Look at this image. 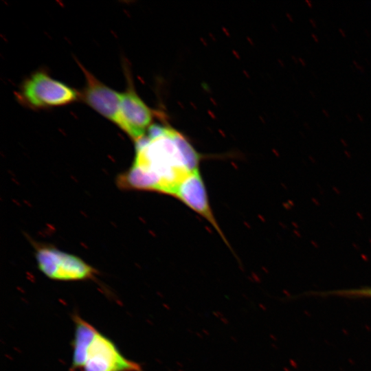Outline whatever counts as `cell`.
I'll use <instances>...</instances> for the list:
<instances>
[{
	"label": "cell",
	"instance_id": "8",
	"mask_svg": "<svg viewBox=\"0 0 371 371\" xmlns=\"http://www.w3.org/2000/svg\"><path fill=\"white\" fill-rule=\"evenodd\" d=\"M352 63H353V64L356 66V67H357V68H358L359 69H360L361 71L363 72V71H365L364 68H363L362 66L359 65L358 64V63H357L356 60H354L352 61Z\"/></svg>",
	"mask_w": 371,
	"mask_h": 371
},
{
	"label": "cell",
	"instance_id": "11",
	"mask_svg": "<svg viewBox=\"0 0 371 371\" xmlns=\"http://www.w3.org/2000/svg\"><path fill=\"white\" fill-rule=\"evenodd\" d=\"M311 36L313 37V38L314 39L315 42H319L318 37L314 33H311Z\"/></svg>",
	"mask_w": 371,
	"mask_h": 371
},
{
	"label": "cell",
	"instance_id": "5",
	"mask_svg": "<svg viewBox=\"0 0 371 371\" xmlns=\"http://www.w3.org/2000/svg\"><path fill=\"white\" fill-rule=\"evenodd\" d=\"M126 77L127 88L121 93L117 126L136 142L153 125V113L135 91L131 76Z\"/></svg>",
	"mask_w": 371,
	"mask_h": 371
},
{
	"label": "cell",
	"instance_id": "4",
	"mask_svg": "<svg viewBox=\"0 0 371 371\" xmlns=\"http://www.w3.org/2000/svg\"><path fill=\"white\" fill-rule=\"evenodd\" d=\"M36 260L39 270L57 281H80L92 278L95 270L73 254L49 246L38 247Z\"/></svg>",
	"mask_w": 371,
	"mask_h": 371
},
{
	"label": "cell",
	"instance_id": "13",
	"mask_svg": "<svg viewBox=\"0 0 371 371\" xmlns=\"http://www.w3.org/2000/svg\"><path fill=\"white\" fill-rule=\"evenodd\" d=\"M357 115L358 118L359 119V120H360L361 122H363V121H364V119H363V116H362L361 114L357 113Z\"/></svg>",
	"mask_w": 371,
	"mask_h": 371
},
{
	"label": "cell",
	"instance_id": "10",
	"mask_svg": "<svg viewBox=\"0 0 371 371\" xmlns=\"http://www.w3.org/2000/svg\"><path fill=\"white\" fill-rule=\"evenodd\" d=\"M339 32L341 33V36L343 37H346V32L343 30V29H341V27L339 28Z\"/></svg>",
	"mask_w": 371,
	"mask_h": 371
},
{
	"label": "cell",
	"instance_id": "15",
	"mask_svg": "<svg viewBox=\"0 0 371 371\" xmlns=\"http://www.w3.org/2000/svg\"><path fill=\"white\" fill-rule=\"evenodd\" d=\"M305 1L307 3L308 7L312 8V3L309 0H305Z\"/></svg>",
	"mask_w": 371,
	"mask_h": 371
},
{
	"label": "cell",
	"instance_id": "9",
	"mask_svg": "<svg viewBox=\"0 0 371 371\" xmlns=\"http://www.w3.org/2000/svg\"><path fill=\"white\" fill-rule=\"evenodd\" d=\"M308 21H309V22L311 23V25H312L314 27H317L316 23H315V21L314 19L310 18V19H308Z\"/></svg>",
	"mask_w": 371,
	"mask_h": 371
},
{
	"label": "cell",
	"instance_id": "14",
	"mask_svg": "<svg viewBox=\"0 0 371 371\" xmlns=\"http://www.w3.org/2000/svg\"><path fill=\"white\" fill-rule=\"evenodd\" d=\"M322 112L325 115L326 117H329V114L325 109H322Z\"/></svg>",
	"mask_w": 371,
	"mask_h": 371
},
{
	"label": "cell",
	"instance_id": "3",
	"mask_svg": "<svg viewBox=\"0 0 371 371\" xmlns=\"http://www.w3.org/2000/svg\"><path fill=\"white\" fill-rule=\"evenodd\" d=\"M17 95L23 104L36 109L66 105L80 96L75 89L42 71L29 76Z\"/></svg>",
	"mask_w": 371,
	"mask_h": 371
},
{
	"label": "cell",
	"instance_id": "1",
	"mask_svg": "<svg viewBox=\"0 0 371 371\" xmlns=\"http://www.w3.org/2000/svg\"><path fill=\"white\" fill-rule=\"evenodd\" d=\"M201 159L181 133L169 126L153 124L135 142L134 160L119 182L126 188L173 196L182 181L199 170Z\"/></svg>",
	"mask_w": 371,
	"mask_h": 371
},
{
	"label": "cell",
	"instance_id": "2",
	"mask_svg": "<svg viewBox=\"0 0 371 371\" xmlns=\"http://www.w3.org/2000/svg\"><path fill=\"white\" fill-rule=\"evenodd\" d=\"M71 370L79 371H144L125 357L115 343L78 315L72 317Z\"/></svg>",
	"mask_w": 371,
	"mask_h": 371
},
{
	"label": "cell",
	"instance_id": "6",
	"mask_svg": "<svg viewBox=\"0 0 371 371\" xmlns=\"http://www.w3.org/2000/svg\"><path fill=\"white\" fill-rule=\"evenodd\" d=\"M79 65L86 80L85 86L80 96L100 115L117 125L121 93L100 82L80 63Z\"/></svg>",
	"mask_w": 371,
	"mask_h": 371
},
{
	"label": "cell",
	"instance_id": "7",
	"mask_svg": "<svg viewBox=\"0 0 371 371\" xmlns=\"http://www.w3.org/2000/svg\"><path fill=\"white\" fill-rule=\"evenodd\" d=\"M172 196L203 216L226 241L212 211L206 188L199 170L186 178L177 188Z\"/></svg>",
	"mask_w": 371,
	"mask_h": 371
},
{
	"label": "cell",
	"instance_id": "12",
	"mask_svg": "<svg viewBox=\"0 0 371 371\" xmlns=\"http://www.w3.org/2000/svg\"><path fill=\"white\" fill-rule=\"evenodd\" d=\"M299 61L302 63V66H306V63L303 58H299Z\"/></svg>",
	"mask_w": 371,
	"mask_h": 371
}]
</instances>
